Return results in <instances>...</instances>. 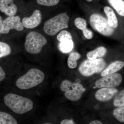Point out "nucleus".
Segmentation results:
<instances>
[{"mask_svg": "<svg viewBox=\"0 0 124 124\" xmlns=\"http://www.w3.org/2000/svg\"><path fill=\"white\" fill-rule=\"evenodd\" d=\"M5 104L15 113L22 115L31 110L33 108V102L30 99L13 93L7 94L5 96Z\"/></svg>", "mask_w": 124, "mask_h": 124, "instance_id": "obj_1", "label": "nucleus"}, {"mask_svg": "<svg viewBox=\"0 0 124 124\" xmlns=\"http://www.w3.org/2000/svg\"><path fill=\"white\" fill-rule=\"evenodd\" d=\"M44 72L37 69L32 68L16 81V86L20 89L27 90L37 86L44 80Z\"/></svg>", "mask_w": 124, "mask_h": 124, "instance_id": "obj_2", "label": "nucleus"}, {"mask_svg": "<svg viewBox=\"0 0 124 124\" xmlns=\"http://www.w3.org/2000/svg\"><path fill=\"white\" fill-rule=\"evenodd\" d=\"M69 20L66 13L59 14L45 22L44 31L49 35L54 36L61 30L69 27Z\"/></svg>", "mask_w": 124, "mask_h": 124, "instance_id": "obj_3", "label": "nucleus"}, {"mask_svg": "<svg viewBox=\"0 0 124 124\" xmlns=\"http://www.w3.org/2000/svg\"><path fill=\"white\" fill-rule=\"evenodd\" d=\"M47 43V40L41 33L32 31L26 37L24 48L29 53L37 54L40 53L42 47Z\"/></svg>", "mask_w": 124, "mask_h": 124, "instance_id": "obj_4", "label": "nucleus"}, {"mask_svg": "<svg viewBox=\"0 0 124 124\" xmlns=\"http://www.w3.org/2000/svg\"><path fill=\"white\" fill-rule=\"evenodd\" d=\"M60 88L62 91L65 92V97L73 101L79 100L85 91L84 88L80 84L72 82L68 80L62 81Z\"/></svg>", "mask_w": 124, "mask_h": 124, "instance_id": "obj_5", "label": "nucleus"}, {"mask_svg": "<svg viewBox=\"0 0 124 124\" xmlns=\"http://www.w3.org/2000/svg\"><path fill=\"white\" fill-rule=\"evenodd\" d=\"M106 63L103 59L86 60L79 67V70L82 75L89 77L95 73H99L104 70Z\"/></svg>", "mask_w": 124, "mask_h": 124, "instance_id": "obj_6", "label": "nucleus"}, {"mask_svg": "<svg viewBox=\"0 0 124 124\" xmlns=\"http://www.w3.org/2000/svg\"><path fill=\"white\" fill-rule=\"evenodd\" d=\"M90 22L93 28L102 35L110 36L114 33V28L110 26L106 19L100 14H93L90 16Z\"/></svg>", "mask_w": 124, "mask_h": 124, "instance_id": "obj_7", "label": "nucleus"}, {"mask_svg": "<svg viewBox=\"0 0 124 124\" xmlns=\"http://www.w3.org/2000/svg\"><path fill=\"white\" fill-rule=\"evenodd\" d=\"M122 76L119 73H114L103 77L95 82V87L98 88H115L121 84Z\"/></svg>", "mask_w": 124, "mask_h": 124, "instance_id": "obj_8", "label": "nucleus"}, {"mask_svg": "<svg viewBox=\"0 0 124 124\" xmlns=\"http://www.w3.org/2000/svg\"><path fill=\"white\" fill-rule=\"evenodd\" d=\"M24 28V27L21 22V19L19 16H9L3 20L0 33L7 34L11 29L20 31H23Z\"/></svg>", "mask_w": 124, "mask_h": 124, "instance_id": "obj_9", "label": "nucleus"}, {"mask_svg": "<svg viewBox=\"0 0 124 124\" xmlns=\"http://www.w3.org/2000/svg\"><path fill=\"white\" fill-rule=\"evenodd\" d=\"M42 20V15L39 10L36 9L33 11L30 17H24L22 23L23 27L28 29H33L38 27Z\"/></svg>", "mask_w": 124, "mask_h": 124, "instance_id": "obj_10", "label": "nucleus"}, {"mask_svg": "<svg viewBox=\"0 0 124 124\" xmlns=\"http://www.w3.org/2000/svg\"><path fill=\"white\" fill-rule=\"evenodd\" d=\"M118 92L114 88H102L95 93V97L97 100L101 102H105L111 100Z\"/></svg>", "mask_w": 124, "mask_h": 124, "instance_id": "obj_11", "label": "nucleus"}, {"mask_svg": "<svg viewBox=\"0 0 124 124\" xmlns=\"http://www.w3.org/2000/svg\"><path fill=\"white\" fill-rule=\"evenodd\" d=\"M14 2V0H0V11L8 16H15L17 7Z\"/></svg>", "mask_w": 124, "mask_h": 124, "instance_id": "obj_12", "label": "nucleus"}, {"mask_svg": "<svg viewBox=\"0 0 124 124\" xmlns=\"http://www.w3.org/2000/svg\"><path fill=\"white\" fill-rule=\"evenodd\" d=\"M124 66V62L122 61H116L113 62L102 71L101 73V76L103 77L115 73L122 69Z\"/></svg>", "mask_w": 124, "mask_h": 124, "instance_id": "obj_13", "label": "nucleus"}, {"mask_svg": "<svg viewBox=\"0 0 124 124\" xmlns=\"http://www.w3.org/2000/svg\"><path fill=\"white\" fill-rule=\"evenodd\" d=\"M104 13L108 17V21L109 26L113 28L118 26V20L115 12L110 7L106 6L104 8Z\"/></svg>", "mask_w": 124, "mask_h": 124, "instance_id": "obj_14", "label": "nucleus"}, {"mask_svg": "<svg viewBox=\"0 0 124 124\" xmlns=\"http://www.w3.org/2000/svg\"><path fill=\"white\" fill-rule=\"evenodd\" d=\"M60 42L59 49L62 53H67L72 50L74 46V43L72 39H63L61 40Z\"/></svg>", "mask_w": 124, "mask_h": 124, "instance_id": "obj_15", "label": "nucleus"}, {"mask_svg": "<svg viewBox=\"0 0 124 124\" xmlns=\"http://www.w3.org/2000/svg\"><path fill=\"white\" fill-rule=\"evenodd\" d=\"M107 50L103 46L98 47L94 50L90 51L87 54V57L89 60H94L98 57H102L106 54Z\"/></svg>", "mask_w": 124, "mask_h": 124, "instance_id": "obj_16", "label": "nucleus"}, {"mask_svg": "<svg viewBox=\"0 0 124 124\" xmlns=\"http://www.w3.org/2000/svg\"><path fill=\"white\" fill-rule=\"evenodd\" d=\"M0 124H18L15 118L10 114L0 111Z\"/></svg>", "mask_w": 124, "mask_h": 124, "instance_id": "obj_17", "label": "nucleus"}, {"mask_svg": "<svg viewBox=\"0 0 124 124\" xmlns=\"http://www.w3.org/2000/svg\"><path fill=\"white\" fill-rule=\"evenodd\" d=\"M109 4L115 9L117 13L124 16V2L122 0H108Z\"/></svg>", "mask_w": 124, "mask_h": 124, "instance_id": "obj_18", "label": "nucleus"}, {"mask_svg": "<svg viewBox=\"0 0 124 124\" xmlns=\"http://www.w3.org/2000/svg\"><path fill=\"white\" fill-rule=\"evenodd\" d=\"M80 54L77 52L72 53L69 55L67 61L68 67L71 69L75 68L77 66V60L80 58Z\"/></svg>", "mask_w": 124, "mask_h": 124, "instance_id": "obj_19", "label": "nucleus"}, {"mask_svg": "<svg viewBox=\"0 0 124 124\" xmlns=\"http://www.w3.org/2000/svg\"><path fill=\"white\" fill-rule=\"evenodd\" d=\"M11 52V48L9 45L0 41V58L9 55Z\"/></svg>", "mask_w": 124, "mask_h": 124, "instance_id": "obj_20", "label": "nucleus"}, {"mask_svg": "<svg viewBox=\"0 0 124 124\" xmlns=\"http://www.w3.org/2000/svg\"><path fill=\"white\" fill-rule=\"evenodd\" d=\"M113 115L120 122H124V107H119L113 110Z\"/></svg>", "mask_w": 124, "mask_h": 124, "instance_id": "obj_21", "label": "nucleus"}, {"mask_svg": "<svg viewBox=\"0 0 124 124\" xmlns=\"http://www.w3.org/2000/svg\"><path fill=\"white\" fill-rule=\"evenodd\" d=\"M115 106L121 107L124 106V90H122L117 94L113 102Z\"/></svg>", "mask_w": 124, "mask_h": 124, "instance_id": "obj_22", "label": "nucleus"}, {"mask_svg": "<svg viewBox=\"0 0 124 124\" xmlns=\"http://www.w3.org/2000/svg\"><path fill=\"white\" fill-rule=\"evenodd\" d=\"M60 0H37L39 5L44 6H51L58 4Z\"/></svg>", "mask_w": 124, "mask_h": 124, "instance_id": "obj_23", "label": "nucleus"}, {"mask_svg": "<svg viewBox=\"0 0 124 124\" xmlns=\"http://www.w3.org/2000/svg\"><path fill=\"white\" fill-rule=\"evenodd\" d=\"M75 25L78 29L82 30L86 28V20L82 18H77L75 21Z\"/></svg>", "mask_w": 124, "mask_h": 124, "instance_id": "obj_24", "label": "nucleus"}, {"mask_svg": "<svg viewBox=\"0 0 124 124\" xmlns=\"http://www.w3.org/2000/svg\"><path fill=\"white\" fill-rule=\"evenodd\" d=\"M57 39L60 42L61 40L63 39H72L71 33L66 31H63L60 32L57 36Z\"/></svg>", "mask_w": 124, "mask_h": 124, "instance_id": "obj_25", "label": "nucleus"}, {"mask_svg": "<svg viewBox=\"0 0 124 124\" xmlns=\"http://www.w3.org/2000/svg\"><path fill=\"white\" fill-rule=\"evenodd\" d=\"M85 37L87 39H91L93 37V33L92 31L86 28L82 30Z\"/></svg>", "mask_w": 124, "mask_h": 124, "instance_id": "obj_26", "label": "nucleus"}, {"mask_svg": "<svg viewBox=\"0 0 124 124\" xmlns=\"http://www.w3.org/2000/svg\"><path fill=\"white\" fill-rule=\"evenodd\" d=\"M5 77V72L2 67L0 66V82L4 79Z\"/></svg>", "mask_w": 124, "mask_h": 124, "instance_id": "obj_27", "label": "nucleus"}, {"mask_svg": "<svg viewBox=\"0 0 124 124\" xmlns=\"http://www.w3.org/2000/svg\"><path fill=\"white\" fill-rule=\"evenodd\" d=\"M60 124H76L72 120L64 119L61 121Z\"/></svg>", "mask_w": 124, "mask_h": 124, "instance_id": "obj_28", "label": "nucleus"}, {"mask_svg": "<svg viewBox=\"0 0 124 124\" xmlns=\"http://www.w3.org/2000/svg\"><path fill=\"white\" fill-rule=\"evenodd\" d=\"M89 124H103L101 121L98 120L93 121H91Z\"/></svg>", "mask_w": 124, "mask_h": 124, "instance_id": "obj_29", "label": "nucleus"}, {"mask_svg": "<svg viewBox=\"0 0 124 124\" xmlns=\"http://www.w3.org/2000/svg\"><path fill=\"white\" fill-rule=\"evenodd\" d=\"M3 21V19H2V17L0 16V34L1 33L0 31L1 30V26H2Z\"/></svg>", "mask_w": 124, "mask_h": 124, "instance_id": "obj_30", "label": "nucleus"}, {"mask_svg": "<svg viewBox=\"0 0 124 124\" xmlns=\"http://www.w3.org/2000/svg\"><path fill=\"white\" fill-rule=\"evenodd\" d=\"M87 1H88V2H90L91 1H92V0H86Z\"/></svg>", "mask_w": 124, "mask_h": 124, "instance_id": "obj_31", "label": "nucleus"}, {"mask_svg": "<svg viewBox=\"0 0 124 124\" xmlns=\"http://www.w3.org/2000/svg\"><path fill=\"white\" fill-rule=\"evenodd\" d=\"M50 124V123H44V124Z\"/></svg>", "mask_w": 124, "mask_h": 124, "instance_id": "obj_32", "label": "nucleus"}]
</instances>
